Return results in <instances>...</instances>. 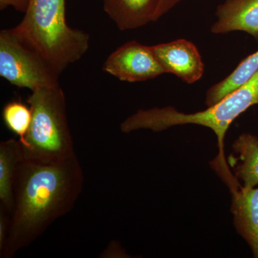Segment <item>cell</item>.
<instances>
[{"mask_svg":"<svg viewBox=\"0 0 258 258\" xmlns=\"http://www.w3.org/2000/svg\"><path fill=\"white\" fill-rule=\"evenodd\" d=\"M31 0H0V9L5 10L8 7H13L18 11L26 13Z\"/></svg>","mask_w":258,"mask_h":258,"instance_id":"obj_16","label":"cell"},{"mask_svg":"<svg viewBox=\"0 0 258 258\" xmlns=\"http://www.w3.org/2000/svg\"><path fill=\"white\" fill-rule=\"evenodd\" d=\"M10 217L3 209L0 208V252L4 249L9 227Z\"/></svg>","mask_w":258,"mask_h":258,"instance_id":"obj_15","label":"cell"},{"mask_svg":"<svg viewBox=\"0 0 258 258\" xmlns=\"http://www.w3.org/2000/svg\"><path fill=\"white\" fill-rule=\"evenodd\" d=\"M258 71V50L242 60L225 79L210 88L207 92L206 105L214 106L226 96L245 84Z\"/></svg>","mask_w":258,"mask_h":258,"instance_id":"obj_12","label":"cell"},{"mask_svg":"<svg viewBox=\"0 0 258 258\" xmlns=\"http://www.w3.org/2000/svg\"><path fill=\"white\" fill-rule=\"evenodd\" d=\"M237 228L258 257V188L242 187L235 198Z\"/></svg>","mask_w":258,"mask_h":258,"instance_id":"obj_10","label":"cell"},{"mask_svg":"<svg viewBox=\"0 0 258 258\" xmlns=\"http://www.w3.org/2000/svg\"><path fill=\"white\" fill-rule=\"evenodd\" d=\"M31 92L27 99L32 110L31 125L21 144L24 160L52 164L74 157L66 96L60 83Z\"/></svg>","mask_w":258,"mask_h":258,"instance_id":"obj_3","label":"cell"},{"mask_svg":"<svg viewBox=\"0 0 258 258\" xmlns=\"http://www.w3.org/2000/svg\"><path fill=\"white\" fill-rule=\"evenodd\" d=\"M84 176L76 154L60 163L23 160L15 171L13 206L0 257L12 258L74 208Z\"/></svg>","mask_w":258,"mask_h":258,"instance_id":"obj_1","label":"cell"},{"mask_svg":"<svg viewBox=\"0 0 258 258\" xmlns=\"http://www.w3.org/2000/svg\"><path fill=\"white\" fill-rule=\"evenodd\" d=\"M165 71L191 84L203 77L205 64L198 47L192 42L179 39L152 46Z\"/></svg>","mask_w":258,"mask_h":258,"instance_id":"obj_7","label":"cell"},{"mask_svg":"<svg viewBox=\"0 0 258 258\" xmlns=\"http://www.w3.org/2000/svg\"><path fill=\"white\" fill-rule=\"evenodd\" d=\"M233 148L240 161L237 176L243 181V187L253 188L258 184V139L252 134H242Z\"/></svg>","mask_w":258,"mask_h":258,"instance_id":"obj_13","label":"cell"},{"mask_svg":"<svg viewBox=\"0 0 258 258\" xmlns=\"http://www.w3.org/2000/svg\"><path fill=\"white\" fill-rule=\"evenodd\" d=\"M32 113L30 106L21 101L8 102L3 110V119L7 128L19 137V141L23 144L30 125Z\"/></svg>","mask_w":258,"mask_h":258,"instance_id":"obj_14","label":"cell"},{"mask_svg":"<svg viewBox=\"0 0 258 258\" xmlns=\"http://www.w3.org/2000/svg\"><path fill=\"white\" fill-rule=\"evenodd\" d=\"M181 1V0H160L157 15H156L155 21L167 13L169 10L172 9L176 4Z\"/></svg>","mask_w":258,"mask_h":258,"instance_id":"obj_17","label":"cell"},{"mask_svg":"<svg viewBox=\"0 0 258 258\" xmlns=\"http://www.w3.org/2000/svg\"><path fill=\"white\" fill-rule=\"evenodd\" d=\"M16 28L60 75L89 48V35L68 25L66 0H31Z\"/></svg>","mask_w":258,"mask_h":258,"instance_id":"obj_2","label":"cell"},{"mask_svg":"<svg viewBox=\"0 0 258 258\" xmlns=\"http://www.w3.org/2000/svg\"><path fill=\"white\" fill-rule=\"evenodd\" d=\"M257 104L258 71L245 84L205 111L186 114L171 106L139 110L122 122L120 128L128 134L139 129L159 132L174 125H203L215 132L222 150L226 132L231 123L249 107Z\"/></svg>","mask_w":258,"mask_h":258,"instance_id":"obj_4","label":"cell"},{"mask_svg":"<svg viewBox=\"0 0 258 258\" xmlns=\"http://www.w3.org/2000/svg\"><path fill=\"white\" fill-rule=\"evenodd\" d=\"M216 16L212 33L242 31L258 40V0H226L217 8Z\"/></svg>","mask_w":258,"mask_h":258,"instance_id":"obj_8","label":"cell"},{"mask_svg":"<svg viewBox=\"0 0 258 258\" xmlns=\"http://www.w3.org/2000/svg\"><path fill=\"white\" fill-rule=\"evenodd\" d=\"M60 75L35 45L15 28L0 32V76L32 91L59 84Z\"/></svg>","mask_w":258,"mask_h":258,"instance_id":"obj_5","label":"cell"},{"mask_svg":"<svg viewBox=\"0 0 258 258\" xmlns=\"http://www.w3.org/2000/svg\"><path fill=\"white\" fill-rule=\"evenodd\" d=\"M103 71L125 82H144L165 74L152 46L125 42L107 57Z\"/></svg>","mask_w":258,"mask_h":258,"instance_id":"obj_6","label":"cell"},{"mask_svg":"<svg viewBox=\"0 0 258 258\" xmlns=\"http://www.w3.org/2000/svg\"><path fill=\"white\" fill-rule=\"evenodd\" d=\"M23 160V147L20 141L10 139L0 143V208L9 217L13 210L15 171Z\"/></svg>","mask_w":258,"mask_h":258,"instance_id":"obj_11","label":"cell"},{"mask_svg":"<svg viewBox=\"0 0 258 258\" xmlns=\"http://www.w3.org/2000/svg\"><path fill=\"white\" fill-rule=\"evenodd\" d=\"M160 0H103L106 14L121 31L155 21Z\"/></svg>","mask_w":258,"mask_h":258,"instance_id":"obj_9","label":"cell"}]
</instances>
